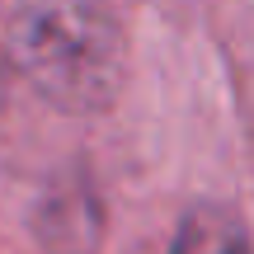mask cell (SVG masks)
Masks as SVG:
<instances>
[{"label": "cell", "instance_id": "cell-1", "mask_svg": "<svg viewBox=\"0 0 254 254\" xmlns=\"http://www.w3.org/2000/svg\"><path fill=\"white\" fill-rule=\"evenodd\" d=\"M9 57L62 109H104L123 85L118 24L94 0H24L9 24Z\"/></svg>", "mask_w": 254, "mask_h": 254}, {"label": "cell", "instance_id": "cell-2", "mask_svg": "<svg viewBox=\"0 0 254 254\" xmlns=\"http://www.w3.org/2000/svg\"><path fill=\"white\" fill-rule=\"evenodd\" d=\"M170 254H250V236L231 212L202 207V212H189L184 217Z\"/></svg>", "mask_w": 254, "mask_h": 254}]
</instances>
